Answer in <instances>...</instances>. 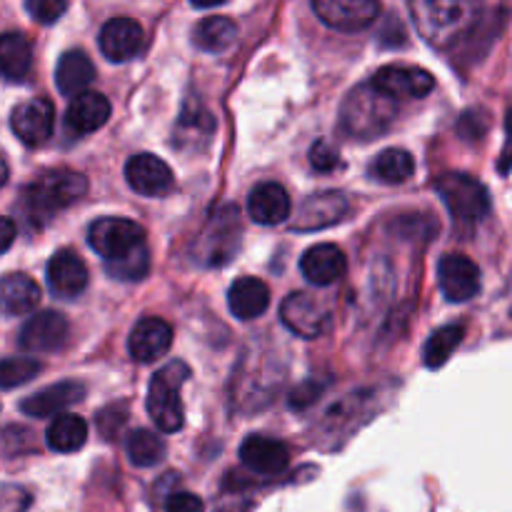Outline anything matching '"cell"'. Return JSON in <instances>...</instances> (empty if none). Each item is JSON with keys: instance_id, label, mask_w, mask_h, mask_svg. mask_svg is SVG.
Instances as JSON below:
<instances>
[{"instance_id": "obj_18", "label": "cell", "mask_w": 512, "mask_h": 512, "mask_svg": "<svg viewBox=\"0 0 512 512\" xmlns=\"http://www.w3.org/2000/svg\"><path fill=\"white\" fill-rule=\"evenodd\" d=\"M50 293L60 300H73L88 288V268L78 253L63 248L48 263Z\"/></svg>"}, {"instance_id": "obj_27", "label": "cell", "mask_w": 512, "mask_h": 512, "mask_svg": "<svg viewBox=\"0 0 512 512\" xmlns=\"http://www.w3.org/2000/svg\"><path fill=\"white\" fill-rule=\"evenodd\" d=\"M95 80V68L83 50H68L60 55L58 68H55V85L63 95H80L85 93L90 83Z\"/></svg>"}, {"instance_id": "obj_3", "label": "cell", "mask_w": 512, "mask_h": 512, "mask_svg": "<svg viewBox=\"0 0 512 512\" xmlns=\"http://www.w3.org/2000/svg\"><path fill=\"white\" fill-rule=\"evenodd\" d=\"M190 380V368L183 360H170L155 375L148 385V408L150 420L155 428L163 433H178L185 425V408H183V385Z\"/></svg>"}, {"instance_id": "obj_41", "label": "cell", "mask_w": 512, "mask_h": 512, "mask_svg": "<svg viewBox=\"0 0 512 512\" xmlns=\"http://www.w3.org/2000/svg\"><path fill=\"white\" fill-rule=\"evenodd\" d=\"M15 235H18V225H15V220L3 218V215H0V255H3L5 250H10V245L15 243Z\"/></svg>"}, {"instance_id": "obj_8", "label": "cell", "mask_w": 512, "mask_h": 512, "mask_svg": "<svg viewBox=\"0 0 512 512\" xmlns=\"http://www.w3.org/2000/svg\"><path fill=\"white\" fill-rule=\"evenodd\" d=\"M280 320L298 338L315 340L330 328V308L310 293H293L280 305Z\"/></svg>"}, {"instance_id": "obj_37", "label": "cell", "mask_w": 512, "mask_h": 512, "mask_svg": "<svg viewBox=\"0 0 512 512\" xmlns=\"http://www.w3.org/2000/svg\"><path fill=\"white\" fill-rule=\"evenodd\" d=\"M25 10H28L38 23L53 25L55 20L68 10V3H65V0H28V3H25Z\"/></svg>"}, {"instance_id": "obj_40", "label": "cell", "mask_w": 512, "mask_h": 512, "mask_svg": "<svg viewBox=\"0 0 512 512\" xmlns=\"http://www.w3.org/2000/svg\"><path fill=\"white\" fill-rule=\"evenodd\" d=\"M165 512H205L203 500L193 493H175L170 495Z\"/></svg>"}, {"instance_id": "obj_17", "label": "cell", "mask_w": 512, "mask_h": 512, "mask_svg": "<svg viewBox=\"0 0 512 512\" xmlns=\"http://www.w3.org/2000/svg\"><path fill=\"white\" fill-rule=\"evenodd\" d=\"M240 460L255 475H280L290 465V450L268 435H250L240 445Z\"/></svg>"}, {"instance_id": "obj_23", "label": "cell", "mask_w": 512, "mask_h": 512, "mask_svg": "<svg viewBox=\"0 0 512 512\" xmlns=\"http://www.w3.org/2000/svg\"><path fill=\"white\" fill-rule=\"evenodd\" d=\"M290 195L285 193L283 185L273 183H260L248 198V215L258 225H280L290 218Z\"/></svg>"}, {"instance_id": "obj_43", "label": "cell", "mask_w": 512, "mask_h": 512, "mask_svg": "<svg viewBox=\"0 0 512 512\" xmlns=\"http://www.w3.org/2000/svg\"><path fill=\"white\" fill-rule=\"evenodd\" d=\"M5 180H8V165H5V160L0 158V188L5 185Z\"/></svg>"}, {"instance_id": "obj_39", "label": "cell", "mask_w": 512, "mask_h": 512, "mask_svg": "<svg viewBox=\"0 0 512 512\" xmlns=\"http://www.w3.org/2000/svg\"><path fill=\"white\" fill-rule=\"evenodd\" d=\"M30 508V493L20 485H0V512H25Z\"/></svg>"}, {"instance_id": "obj_19", "label": "cell", "mask_w": 512, "mask_h": 512, "mask_svg": "<svg viewBox=\"0 0 512 512\" xmlns=\"http://www.w3.org/2000/svg\"><path fill=\"white\" fill-rule=\"evenodd\" d=\"M173 345V328L163 318H143L128 338L130 358L138 363H155Z\"/></svg>"}, {"instance_id": "obj_42", "label": "cell", "mask_w": 512, "mask_h": 512, "mask_svg": "<svg viewBox=\"0 0 512 512\" xmlns=\"http://www.w3.org/2000/svg\"><path fill=\"white\" fill-rule=\"evenodd\" d=\"M505 133H508V145H505V150H503V165H500V170H503V173H508L510 170V165H512V108L508 110V115H505Z\"/></svg>"}, {"instance_id": "obj_32", "label": "cell", "mask_w": 512, "mask_h": 512, "mask_svg": "<svg viewBox=\"0 0 512 512\" xmlns=\"http://www.w3.org/2000/svg\"><path fill=\"white\" fill-rule=\"evenodd\" d=\"M215 130V120L200 103H185L180 113L178 130H175V143L178 148H185V143H193V138L208 140Z\"/></svg>"}, {"instance_id": "obj_13", "label": "cell", "mask_w": 512, "mask_h": 512, "mask_svg": "<svg viewBox=\"0 0 512 512\" xmlns=\"http://www.w3.org/2000/svg\"><path fill=\"white\" fill-rule=\"evenodd\" d=\"M380 93L398 100L425 98L435 88V78L423 68H403V65H385L370 80Z\"/></svg>"}, {"instance_id": "obj_11", "label": "cell", "mask_w": 512, "mask_h": 512, "mask_svg": "<svg viewBox=\"0 0 512 512\" xmlns=\"http://www.w3.org/2000/svg\"><path fill=\"white\" fill-rule=\"evenodd\" d=\"M440 290L450 303H468L480 293V268L468 255H443L438 265Z\"/></svg>"}, {"instance_id": "obj_14", "label": "cell", "mask_w": 512, "mask_h": 512, "mask_svg": "<svg viewBox=\"0 0 512 512\" xmlns=\"http://www.w3.org/2000/svg\"><path fill=\"white\" fill-rule=\"evenodd\" d=\"M55 123V110L50 105V100L45 98H33L20 103L18 108L10 115V128L18 135V140L28 148H38L53 133Z\"/></svg>"}, {"instance_id": "obj_38", "label": "cell", "mask_w": 512, "mask_h": 512, "mask_svg": "<svg viewBox=\"0 0 512 512\" xmlns=\"http://www.w3.org/2000/svg\"><path fill=\"white\" fill-rule=\"evenodd\" d=\"M310 163H313L315 170L320 173H330L340 165V153L335 145H330L328 140H318V143L310 148Z\"/></svg>"}, {"instance_id": "obj_28", "label": "cell", "mask_w": 512, "mask_h": 512, "mask_svg": "<svg viewBox=\"0 0 512 512\" xmlns=\"http://www.w3.org/2000/svg\"><path fill=\"white\" fill-rule=\"evenodd\" d=\"M45 440H48V448L55 450V453H75L88 440V425L80 415H58L48 425Z\"/></svg>"}, {"instance_id": "obj_35", "label": "cell", "mask_w": 512, "mask_h": 512, "mask_svg": "<svg viewBox=\"0 0 512 512\" xmlns=\"http://www.w3.org/2000/svg\"><path fill=\"white\" fill-rule=\"evenodd\" d=\"M40 363L33 358H5L0 360V388L13 390L30 383L35 375H40Z\"/></svg>"}, {"instance_id": "obj_10", "label": "cell", "mask_w": 512, "mask_h": 512, "mask_svg": "<svg viewBox=\"0 0 512 512\" xmlns=\"http://www.w3.org/2000/svg\"><path fill=\"white\" fill-rule=\"evenodd\" d=\"M68 335L70 325L65 315L55 313V310H43V313H35L33 318L25 320L18 335V345L28 353H53L68 343Z\"/></svg>"}, {"instance_id": "obj_30", "label": "cell", "mask_w": 512, "mask_h": 512, "mask_svg": "<svg viewBox=\"0 0 512 512\" xmlns=\"http://www.w3.org/2000/svg\"><path fill=\"white\" fill-rule=\"evenodd\" d=\"M370 173H373L380 183L400 185V183H405V180L413 178L415 160L408 150L388 148V150H383V153L375 155L373 165H370Z\"/></svg>"}, {"instance_id": "obj_25", "label": "cell", "mask_w": 512, "mask_h": 512, "mask_svg": "<svg viewBox=\"0 0 512 512\" xmlns=\"http://www.w3.org/2000/svg\"><path fill=\"white\" fill-rule=\"evenodd\" d=\"M228 308L238 320H255L270 308V288L258 278H238L228 290Z\"/></svg>"}, {"instance_id": "obj_24", "label": "cell", "mask_w": 512, "mask_h": 512, "mask_svg": "<svg viewBox=\"0 0 512 512\" xmlns=\"http://www.w3.org/2000/svg\"><path fill=\"white\" fill-rule=\"evenodd\" d=\"M40 288L30 275L8 273L0 278V315L20 318L38 308Z\"/></svg>"}, {"instance_id": "obj_1", "label": "cell", "mask_w": 512, "mask_h": 512, "mask_svg": "<svg viewBox=\"0 0 512 512\" xmlns=\"http://www.w3.org/2000/svg\"><path fill=\"white\" fill-rule=\"evenodd\" d=\"M88 193L85 175L68 168L45 170L20 193V210L30 225L48 223L53 215L63 213L73 203H78Z\"/></svg>"}, {"instance_id": "obj_5", "label": "cell", "mask_w": 512, "mask_h": 512, "mask_svg": "<svg viewBox=\"0 0 512 512\" xmlns=\"http://www.w3.org/2000/svg\"><path fill=\"white\" fill-rule=\"evenodd\" d=\"M240 213L235 205H223L210 215L205 228L193 243V258L195 263L205 265V268H215V265L230 263L240 248Z\"/></svg>"}, {"instance_id": "obj_33", "label": "cell", "mask_w": 512, "mask_h": 512, "mask_svg": "<svg viewBox=\"0 0 512 512\" xmlns=\"http://www.w3.org/2000/svg\"><path fill=\"white\" fill-rule=\"evenodd\" d=\"M125 450H128V458L135 468H153V465H158L165 458V443L153 430H135V433H130Z\"/></svg>"}, {"instance_id": "obj_29", "label": "cell", "mask_w": 512, "mask_h": 512, "mask_svg": "<svg viewBox=\"0 0 512 512\" xmlns=\"http://www.w3.org/2000/svg\"><path fill=\"white\" fill-rule=\"evenodd\" d=\"M235 38H238V28L225 15L200 20L193 30V43L205 53H223L235 43Z\"/></svg>"}, {"instance_id": "obj_36", "label": "cell", "mask_w": 512, "mask_h": 512, "mask_svg": "<svg viewBox=\"0 0 512 512\" xmlns=\"http://www.w3.org/2000/svg\"><path fill=\"white\" fill-rule=\"evenodd\" d=\"M125 423H128V408L120 403L108 405L98 413V430L105 440H115L123 433Z\"/></svg>"}, {"instance_id": "obj_16", "label": "cell", "mask_w": 512, "mask_h": 512, "mask_svg": "<svg viewBox=\"0 0 512 512\" xmlns=\"http://www.w3.org/2000/svg\"><path fill=\"white\" fill-rule=\"evenodd\" d=\"M145 33L133 18H113L100 28V53L110 63H128L143 50Z\"/></svg>"}, {"instance_id": "obj_4", "label": "cell", "mask_w": 512, "mask_h": 512, "mask_svg": "<svg viewBox=\"0 0 512 512\" xmlns=\"http://www.w3.org/2000/svg\"><path fill=\"white\" fill-rule=\"evenodd\" d=\"M415 25H418L420 35L428 40L430 45H445L455 43L460 35L468 33L475 23V15L480 13V5L473 3H445V0H420V3L410 5Z\"/></svg>"}, {"instance_id": "obj_15", "label": "cell", "mask_w": 512, "mask_h": 512, "mask_svg": "<svg viewBox=\"0 0 512 512\" xmlns=\"http://www.w3.org/2000/svg\"><path fill=\"white\" fill-rule=\"evenodd\" d=\"M350 213V203L343 193L335 190H325V193H315L300 203L298 213H295L293 228L310 233V230H323L330 225L340 223L345 215Z\"/></svg>"}, {"instance_id": "obj_22", "label": "cell", "mask_w": 512, "mask_h": 512, "mask_svg": "<svg viewBox=\"0 0 512 512\" xmlns=\"http://www.w3.org/2000/svg\"><path fill=\"white\" fill-rule=\"evenodd\" d=\"M110 118V103L103 93H80L65 110V130L70 135H88L103 128Z\"/></svg>"}, {"instance_id": "obj_6", "label": "cell", "mask_w": 512, "mask_h": 512, "mask_svg": "<svg viewBox=\"0 0 512 512\" xmlns=\"http://www.w3.org/2000/svg\"><path fill=\"white\" fill-rule=\"evenodd\" d=\"M435 190L458 223L475 225L490 213L488 188L473 175L445 173L435 180Z\"/></svg>"}, {"instance_id": "obj_7", "label": "cell", "mask_w": 512, "mask_h": 512, "mask_svg": "<svg viewBox=\"0 0 512 512\" xmlns=\"http://www.w3.org/2000/svg\"><path fill=\"white\" fill-rule=\"evenodd\" d=\"M88 243L105 263H115L143 248L145 230L128 218H100L88 228Z\"/></svg>"}, {"instance_id": "obj_2", "label": "cell", "mask_w": 512, "mask_h": 512, "mask_svg": "<svg viewBox=\"0 0 512 512\" xmlns=\"http://www.w3.org/2000/svg\"><path fill=\"white\" fill-rule=\"evenodd\" d=\"M398 118V103L380 93L373 83H363L345 95L340 105V125L348 135L358 140H370L383 135Z\"/></svg>"}, {"instance_id": "obj_34", "label": "cell", "mask_w": 512, "mask_h": 512, "mask_svg": "<svg viewBox=\"0 0 512 512\" xmlns=\"http://www.w3.org/2000/svg\"><path fill=\"white\" fill-rule=\"evenodd\" d=\"M150 270V250L148 245L138 248L135 253H130L128 258L115 260V263H105V273L110 278L120 280V283H138L148 275Z\"/></svg>"}, {"instance_id": "obj_9", "label": "cell", "mask_w": 512, "mask_h": 512, "mask_svg": "<svg viewBox=\"0 0 512 512\" xmlns=\"http://www.w3.org/2000/svg\"><path fill=\"white\" fill-rule=\"evenodd\" d=\"M313 13L328 28L340 30V33H358L373 25V20L380 15V3L375 0H315Z\"/></svg>"}, {"instance_id": "obj_21", "label": "cell", "mask_w": 512, "mask_h": 512, "mask_svg": "<svg viewBox=\"0 0 512 512\" xmlns=\"http://www.w3.org/2000/svg\"><path fill=\"white\" fill-rule=\"evenodd\" d=\"M83 398V385L75 383V380H63V383L48 385V388L28 395V398L20 403V410H23L28 418H58L65 408L80 403Z\"/></svg>"}, {"instance_id": "obj_20", "label": "cell", "mask_w": 512, "mask_h": 512, "mask_svg": "<svg viewBox=\"0 0 512 512\" xmlns=\"http://www.w3.org/2000/svg\"><path fill=\"white\" fill-rule=\"evenodd\" d=\"M345 270H348V258L333 243L315 245V248L305 250V255L300 258V273L305 275L308 283L318 285V288H328V285L338 283Z\"/></svg>"}, {"instance_id": "obj_26", "label": "cell", "mask_w": 512, "mask_h": 512, "mask_svg": "<svg viewBox=\"0 0 512 512\" xmlns=\"http://www.w3.org/2000/svg\"><path fill=\"white\" fill-rule=\"evenodd\" d=\"M33 68V48L23 33H0V78L20 83Z\"/></svg>"}, {"instance_id": "obj_12", "label": "cell", "mask_w": 512, "mask_h": 512, "mask_svg": "<svg viewBox=\"0 0 512 512\" xmlns=\"http://www.w3.org/2000/svg\"><path fill=\"white\" fill-rule=\"evenodd\" d=\"M125 180L135 193L145 195V198H158V195L170 193L175 185V175L168 168V163L150 153L133 155L125 163Z\"/></svg>"}, {"instance_id": "obj_31", "label": "cell", "mask_w": 512, "mask_h": 512, "mask_svg": "<svg viewBox=\"0 0 512 512\" xmlns=\"http://www.w3.org/2000/svg\"><path fill=\"white\" fill-rule=\"evenodd\" d=\"M463 338H465L463 325H445V328L435 330V333L425 340V348H423L425 368L430 370L443 368V365L450 360V355L460 348Z\"/></svg>"}]
</instances>
